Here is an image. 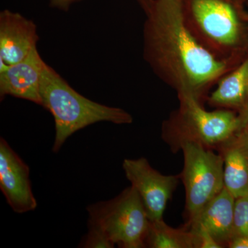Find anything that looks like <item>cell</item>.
<instances>
[{"label": "cell", "mask_w": 248, "mask_h": 248, "mask_svg": "<svg viewBox=\"0 0 248 248\" xmlns=\"http://www.w3.org/2000/svg\"><path fill=\"white\" fill-rule=\"evenodd\" d=\"M143 26V58L177 95L203 103L208 93L234 68L199 43L186 27L181 0H153Z\"/></svg>", "instance_id": "obj_1"}, {"label": "cell", "mask_w": 248, "mask_h": 248, "mask_svg": "<svg viewBox=\"0 0 248 248\" xmlns=\"http://www.w3.org/2000/svg\"><path fill=\"white\" fill-rule=\"evenodd\" d=\"M187 29L220 61L236 66L248 57V0H181Z\"/></svg>", "instance_id": "obj_2"}, {"label": "cell", "mask_w": 248, "mask_h": 248, "mask_svg": "<svg viewBox=\"0 0 248 248\" xmlns=\"http://www.w3.org/2000/svg\"><path fill=\"white\" fill-rule=\"evenodd\" d=\"M42 104L53 116L55 138L53 153L76 132L99 122L123 125L133 123V116L120 108L108 107L84 97L48 64H46L41 80Z\"/></svg>", "instance_id": "obj_3"}, {"label": "cell", "mask_w": 248, "mask_h": 248, "mask_svg": "<svg viewBox=\"0 0 248 248\" xmlns=\"http://www.w3.org/2000/svg\"><path fill=\"white\" fill-rule=\"evenodd\" d=\"M179 107L164 124V135L195 140L206 147L219 146L247 122V111L205 110L202 102L189 95L178 96Z\"/></svg>", "instance_id": "obj_4"}, {"label": "cell", "mask_w": 248, "mask_h": 248, "mask_svg": "<svg viewBox=\"0 0 248 248\" xmlns=\"http://www.w3.org/2000/svg\"><path fill=\"white\" fill-rule=\"evenodd\" d=\"M87 211L88 223L102 230L115 246L146 247L150 219L141 197L133 186L112 200L89 205Z\"/></svg>", "instance_id": "obj_5"}, {"label": "cell", "mask_w": 248, "mask_h": 248, "mask_svg": "<svg viewBox=\"0 0 248 248\" xmlns=\"http://www.w3.org/2000/svg\"><path fill=\"white\" fill-rule=\"evenodd\" d=\"M184 158L182 174L186 190V208L192 219L224 188V163L200 142L180 140Z\"/></svg>", "instance_id": "obj_6"}, {"label": "cell", "mask_w": 248, "mask_h": 248, "mask_svg": "<svg viewBox=\"0 0 248 248\" xmlns=\"http://www.w3.org/2000/svg\"><path fill=\"white\" fill-rule=\"evenodd\" d=\"M123 169L141 197L150 221L164 219L166 205L177 187L179 176L161 174L144 157L124 159Z\"/></svg>", "instance_id": "obj_7"}, {"label": "cell", "mask_w": 248, "mask_h": 248, "mask_svg": "<svg viewBox=\"0 0 248 248\" xmlns=\"http://www.w3.org/2000/svg\"><path fill=\"white\" fill-rule=\"evenodd\" d=\"M0 190L15 213H29L37 208L30 169L2 138L0 139Z\"/></svg>", "instance_id": "obj_8"}, {"label": "cell", "mask_w": 248, "mask_h": 248, "mask_svg": "<svg viewBox=\"0 0 248 248\" xmlns=\"http://www.w3.org/2000/svg\"><path fill=\"white\" fill-rule=\"evenodd\" d=\"M39 37L33 21L19 13H0V71L29 57L37 48Z\"/></svg>", "instance_id": "obj_9"}, {"label": "cell", "mask_w": 248, "mask_h": 248, "mask_svg": "<svg viewBox=\"0 0 248 248\" xmlns=\"http://www.w3.org/2000/svg\"><path fill=\"white\" fill-rule=\"evenodd\" d=\"M46 64L37 48L22 61L0 71L1 101L11 96L41 106V80Z\"/></svg>", "instance_id": "obj_10"}, {"label": "cell", "mask_w": 248, "mask_h": 248, "mask_svg": "<svg viewBox=\"0 0 248 248\" xmlns=\"http://www.w3.org/2000/svg\"><path fill=\"white\" fill-rule=\"evenodd\" d=\"M219 147L224 163L225 187L235 198L247 195L248 130L246 125Z\"/></svg>", "instance_id": "obj_11"}, {"label": "cell", "mask_w": 248, "mask_h": 248, "mask_svg": "<svg viewBox=\"0 0 248 248\" xmlns=\"http://www.w3.org/2000/svg\"><path fill=\"white\" fill-rule=\"evenodd\" d=\"M235 201L234 195L224 187L200 213L189 220L188 224L200 225L222 246L228 245L234 236Z\"/></svg>", "instance_id": "obj_12"}, {"label": "cell", "mask_w": 248, "mask_h": 248, "mask_svg": "<svg viewBox=\"0 0 248 248\" xmlns=\"http://www.w3.org/2000/svg\"><path fill=\"white\" fill-rule=\"evenodd\" d=\"M217 108L241 112L248 108V57L227 73L207 98Z\"/></svg>", "instance_id": "obj_13"}, {"label": "cell", "mask_w": 248, "mask_h": 248, "mask_svg": "<svg viewBox=\"0 0 248 248\" xmlns=\"http://www.w3.org/2000/svg\"><path fill=\"white\" fill-rule=\"evenodd\" d=\"M146 247L151 248H197V240L190 228H174L164 219L150 221Z\"/></svg>", "instance_id": "obj_14"}, {"label": "cell", "mask_w": 248, "mask_h": 248, "mask_svg": "<svg viewBox=\"0 0 248 248\" xmlns=\"http://www.w3.org/2000/svg\"><path fill=\"white\" fill-rule=\"evenodd\" d=\"M234 228V236H248V194L236 198Z\"/></svg>", "instance_id": "obj_15"}, {"label": "cell", "mask_w": 248, "mask_h": 248, "mask_svg": "<svg viewBox=\"0 0 248 248\" xmlns=\"http://www.w3.org/2000/svg\"><path fill=\"white\" fill-rule=\"evenodd\" d=\"M89 231L85 235L79 244V248H112L115 245L109 239L102 230L94 225L88 223Z\"/></svg>", "instance_id": "obj_16"}, {"label": "cell", "mask_w": 248, "mask_h": 248, "mask_svg": "<svg viewBox=\"0 0 248 248\" xmlns=\"http://www.w3.org/2000/svg\"><path fill=\"white\" fill-rule=\"evenodd\" d=\"M82 1L83 0H49V4L53 9L67 12L73 4Z\"/></svg>", "instance_id": "obj_17"}, {"label": "cell", "mask_w": 248, "mask_h": 248, "mask_svg": "<svg viewBox=\"0 0 248 248\" xmlns=\"http://www.w3.org/2000/svg\"><path fill=\"white\" fill-rule=\"evenodd\" d=\"M228 246L231 248H248V236H234Z\"/></svg>", "instance_id": "obj_18"}, {"label": "cell", "mask_w": 248, "mask_h": 248, "mask_svg": "<svg viewBox=\"0 0 248 248\" xmlns=\"http://www.w3.org/2000/svg\"><path fill=\"white\" fill-rule=\"evenodd\" d=\"M137 1H138L139 4L140 5L141 9L143 10L144 13H146L148 11V9H150V7H151L153 0H137Z\"/></svg>", "instance_id": "obj_19"}, {"label": "cell", "mask_w": 248, "mask_h": 248, "mask_svg": "<svg viewBox=\"0 0 248 248\" xmlns=\"http://www.w3.org/2000/svg\"><path fill=\"white\" fill-rule=\"evenodd\" d=\"M247 115H248L247 122H246V128H247L248 130V110H247Z\"/></svg>", "instance_id": "obj_20"}]
</instances>
